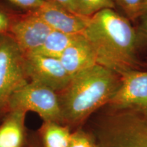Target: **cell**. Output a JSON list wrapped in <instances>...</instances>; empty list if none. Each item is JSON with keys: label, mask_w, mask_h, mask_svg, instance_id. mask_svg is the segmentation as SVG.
<instances>
[{"label": "cell", "mask_w": 147, "mask_h": 147, "mask_svg": "<svg viewBox=\"0 0 147 147\" xmlns=\"http://www.w3.org/2000/svg\"><path fill=\"white\" fill-rule=\"evenodd\" d=\"M83 35L94 47L97 63L121 76L136 69L138 37L130 21L106 9L89 18Z\"/></svg>", "instance_id": "obj_1"}, {"label": "cell", "mask_w": 147, "mask_h": 147, "mask_svg": "<svg viewBox=\"0 0 147 147\" xmlns=\"http://www.w3.org/2000/svg\"><path fill=\"white\" fill-rule=\"evenodd\" d=\"M121 83V76L98 64L71 77L58 92L63 124L78 125L108 105Z\"/></svg>", "instance_id": "obj_2"}, {"label": "cell", "mask_w": 147, "mask_h": 147, "mask_svg": "<svg viewBox=\"0 0 147 147\" xmlns=\"http://www.w3.org/2000/svg\"><path fill=\"white\" fill-rule=\"evenodd\" d=\"M95 132L97 147H147V118L134 112L110 110Z\"/></svg>", "instance_id": "obj_3"}, {"label": "cell", "mask_w": 147, "mask_h": 147, "mask_svg": "<svg viewBox=\"0 0 147 147\" xmlns=\"http://www.w3.org/2000/svg\"><path fill=\"white\" fill-rule=\"evenodd\" d=\"M13 110L32 111L38 114L44 122L63 124L57 92L37 82L29 80L12 93L7 111Z\"/></svg>", "instance_id": "obj_4"}, {"label": "cell", "mask_w": 147, "mask_h": 147, "mask_svg": "<svg viewBox=\"0 0 147 147\" xmlns=\"http://www.w3.org/2000/svg\"><path fill=\"white\" fill-rule=\"evenodd\" d=\"M29 81L24 55L9 35L0 36V113H6L12 93Z\"/></svg>", "instance_id": "obj_5"}, {"label": "cell", "mask_w": 147, "mask_h": 147, "mask_svg": "<svg viewBox=\"0 0 147 147\" xmlns=\"http://www.w3.org/2000/svg\"><path fill=\"white\" fill-rule=\"evenodd\" d=\"M107 106L147 118V71L131 69L121 74L119 87Z\"/></svg>", "instance_id": "obj_6"}, {"label": "cell", "mask_w": 147, "mask_h": 147, "mask_svg": "<svg viewBox=\"0 0 147 147\" xmlns=\"http://www.w3.org/2000/svg\"><path fill=\"white\" fill-rule=\"evenodd\" d=\"M52 29L35 11H17L11 21L8 34L24 55L39 49Z\"/></svg>", "instance_id": "obj_7"}, {"label": "cell", "mask_w": 147, "mask_h": 147, "mask_svg": "<svg viewBox=\"0 0 147 147\" xmlns=\"http://www.w3.org/2000/svg\"><path fill=\"white\" fill-rule=\"evenodd\" d=\"M24 58L25 72L29 81L41 84L57 93L70 81L71 77L59 59L38 54L24 55Z\"/></svg>", "instance_id": "obj_8"}, {"label": "cell", "mask_w": 147, "mask_h": 147, "mask_svg": "<svg viewBox=\"0 0 147 147\" xmlns=\"http://www.w3.org/2000/svg\"><path fill=\"white\" fill-rule=\"evenodd\" d=\"M34 11L52 30L66 34H83L89 18L46 1Z\"/></svg>", "instance_id": "obj_9"}, {"label": "cell", "mask_w": 147, "mask_h": 147, "mask_svg": "<svg viewBox=\"0 0 147 147\" xmlns=\"http://www.w3.org/2000/svg\"><path fill=\"white\" fill-rule=\"evenodd\" d=\"M59 60L71 77L97 64L94 47L83 34L77 36Z\"/></svg>", "instance_id": "obj_10"}, {"label": "cell", "mask_w": 147, "mask_h": 147, "mask_svg": "<svg viewBox=\"0 0 147 147\" xmlns=\"http://www.w3.org/2000/svg\"><path fill=\"white\" fill-rule=\"evenodd\" d=\"M0 124V147H22L25 142V117L23 110H8Z\"/></svg>", "instance_id": "obj_11"}, {"label": "cell", "mask_w": 147, "mask_h": 147, "mask_svg": "<svg viewBox=\"0 0 147 147\" xmlns=\"http://www.w3.org/2000/svg\"><path fill=\"white\" fill-rule=\"evenodd\" d=\"M39 132L42 147H68L72 134L69 126L55 122H43Z\"/></svg>", "instance_id": "obj_12"}, {"label": "cell", "mask_w": 147, "mask_h": 147, "mask_svg": "<svg viewBox=\"0 0 147 147\" xmlns=\"http://www.w3.org/2000/svg\"><path fill=\"white\" fill-rule=\"evenodd\" d=\"M80 34H70L52 30L42 47L33 54L59 59L64 51ZM31 55V54H30Z\"/></svg>", "instance_id": "obj_13"}, {"label": "cell", "mask_w": 147, "mask_h": 147, "mask_svg": "<svg viewBox=\"0 0 147 147\" xmlns=\"http://www.w3.org/2000/svg\"><path fill=\"white\" fill-rule=\"evenodd\" d=\"M76 14L90 18L100 11L115 9L113 0H74Z\"/></svg>", "instance_id": "obj_14"}, {"label": "cell", "mask_w": 147, "mask_h": 147, "mask_svg": "<svg viewBox=\"0 0 147 147\" xmlns=\"http://www.w3.org/2000/svg\"><path fill=\"white\" fill-rule=\"evenodd\" d=\"M115 8H119L129 21H135L142 14L144 0H113Z\"/></svg>", "instance_id": "obj_15"}, {"label": "cell", "mask_w": 147, "mask_h": 147, "mask_svg": "<svg viewBox=\"0 0 147 147\" xmlns=\"http://www.w3.org/2000/svg\"><path fill=\"white\" fill-rule=\"evenodd\" d=\"M68 147H97L96 142L89 134L82 129L72 132Z\"/></svg>", "instance_id": "obj_16"}, {"label": "cell", "mask_w": 147, "mask_h": 147, "mask_svg": "<svg viewBox=\"0 0 147 147\" xmlns=\"http://www.w3.org/2000/svg\"><path fill=\"white\" fill-rule=\"evenodd\" d=\"M17 11L0 1V36L8 34L12 18Z\"/></svg>", "instance_id": "obj_17"}, {"label": "cell", "mask_w": 147, "mask_h": 147, "mask_svg": "<svg viewBox=\"0 0 147 147\" xmlns=\"http://www.w3.org/2000/svg\"><path fill=\"white\" fill-rule=\"evenodd\" d=\"M3 3H7L22 12L34 11L38 9L44 3L43 0H0Z\"/></svg>", "instance_id": "obj_18"}, {"label": "cell", "mask_w": 147, "mask_h": 147, "mask_svg": "<svg viewBox=\"0 0 147 147\" xmlns=\"http://www.w3.org/2000/svg\"><path fill=\"white\" fill-rule=\"evenodd\" d=\"M43 1H46V2L53 3L59 5L67 9V10L76 14V10H75L74 0H43Z\"/></svg>", "instance_id": "obj_19"}, {"label": "cell", "mask_w": 147, "mask_h": 147, "mask_svg": "<svg viewBox=\"0 0 147 147\" xmlns=\"http://www.w3.org/2000/svg\"><path fill=\"white\" fill-rule=\"evenodd\" d=\"M140 23L138 26V34L147 39V12H144L139 17Z\"/></svg>", "instance_id": "obj_20"}, {"label": "cell", "mask_w": 147, "mask_h": 147, "mask_svg": "<svg viewBox=\"0 0 147 147\" xmlns=\"http://www.w3.org/2000/svg\"><path fill=\"white\" fill-rule=\"evenodd\" d=\"M147 12V0H144V3H143L142 10V14H144V12ZM141 14V15H142Z\"/></svg>", "instance_id": "obj_21"}, {"label": "cell", "mask_w": 147, "mask_h": 147, "mask_svg": "<svg viewBox=\"0 0 147 147\" xmlns=\"http://www.w3.org/2000/svg\"><path fill=\"white\" fill-rule=\"evenodd\" d=\"M30 147H42V146H40V144L38 143V144H32L30 146Z\"/></svg>", "instance_id": "obj_22"}]
</instances>
